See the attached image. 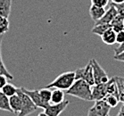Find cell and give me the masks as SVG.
Masks as SVG:
<instances>
[{
    "mask_svg": "<svg viewBox=\"0 0 124 116\" xmlns=\"http://www.w3.org/2000/svg\"><path fill=\"white\" fill-rule=\"evenodd\" d=\"M67 95L75 96L84 101H93L92 99V86L89 85L84 79H76L72 86L68 90Z\"/></svg>",
    "mask_w": 124,
    "mask_h": 116,
    "instance_id": "obj_1",
    "label": "cell"
},
{
    "mask_svg": "<svg viewBox=\"0 0 124 116\" xmlns=\"http://www.w3.org/2000/svg\"><path fill=\"white\" fill-rule=\"evenodd\" d=\"M76 80V74L75 71H65L63 73L60 74L56 79L49 83L46 88H59L62 90H68L72 86L74 81Z\"/></svg>",
    "mask_w": 124,
    "mask_h": 116,
    "instance_id": "obj_2",
    "label": "cell"
},
{
    "mask_svg": "<svg viewBox=\"0 0 124 116\" xmlns=\"http://www.w3.org/2000/svg\"><path fill=\"white\" fill-rule=\"evenodd\" d=\"M17 94L21 96L22 104H23V105H22V110H21V112L19 113L18 115L26 116L28 115V114H31V113H34L35 111L37 110L38 106L34 104V102L31 100V97L21 89V88H17Z\"/></svg>",
    "mask_w": 124,
    "mask_h": 116,
    "instance_id": "obj_3",
    "label": "cell"
},
{
    "mask_svg": "<svg viewBox=\"0 0 124 116\" xmlns=\"http://www.w3.org/2000/svg\"><path fill=\"white\" fill-rule=\"evenodd\" d=\"M111 106L108 105L104 99L96 100L95 104L88 110V116H108L110 113Z\"/></svg>",
    "mask_w": 124,
    "mask_h": 116,
    "instance_id": "obj_4",
    "label": "cell"
},
{
    "mask_svg": "<svg viewBox=\"0 0 124 116\" xmlns=\"http://www.w3.org/2000/svg\"><path fill=\"white\" fill-rule=\"evenodd\" d=\"M90 62L92 64V68H93V73H94V79H95V84H98V83H106V82L110 79L108 77L106 71H104L103 67L99 64V62L96 59L90 60Z\"/></svg>",
    "mask_w": 124,
    "mask_h": 116,
    "instance_id": "obj_5",
    "label": "cell"
},
{
    "mask_svg": "<svg viewBox=\"0 0 124 116\" xmlns=\"http://www.w3.org/2000/svg\"><path fill=\"white\" fill-rule=\"evenodd\" d=\"M75 74H76V79H84L85 81H87L89 85H95L93 68H92V64H91L90 61L88 62V63L85 66L84 68L77 69L75 71Z\"/></svg>",
    "mask_w": 124,
    "mask_h": 116,
    "instance_id": "obj_6",
    "label": "cell"
},
{
    "mask_svg": "<svg viewBox=\"0 0 124 116\" xmlns=\"http://www.w3.org/2000/svg\"><path fill=\"white\" fill-rule=\"evenodd\" d=\"M69 105V101L64 100L58 104H49L44 109L43 113H40L39 115H45V116H58L59 114L63 112L66 109V107Z\"/></svg>",
    "mask_w": 124,
    "mask_h": 116,
    "instance_id": "obj_7",
    "label": "cell"
},
{
    "mask_svg": "<svg viewBox=\"0 0 124 116\" xmlns=\"http://www.w3.org/2000/svg\"><path fill=\"white\" fill-rule=\"evenodd\" d=\"M21 89H22L24 93L27 94V95L31 97V100L34 102V104L38 106V108H43V109H45V108L47 106L45 103L43 102L42 99H41V97H40L39 90H38V89L30 90V89H27V88H23V87H22V88H21Z\"/></svg>",
    "mask_w": 124,
    "mask_h": 116,
    "instance_id": "obj_8",
    "label": "cell"
},
{
    "mask_svg": "<svg viewBox=\"0 0 124 116\" xmlns=\"http://www.w3.org/2000/svg\"><path fill=\"white\" fill-rule=\"evenodd\" d=\"M117 14H118L117 9L115 8V6H113V4L111 3L110 8L105 12V14L103 15V17L100 20L95 22V24H111L112 21L114 19Z\"/></svg>",
    "mask_w": 124,
    "mask_h": 116,
    "instance_id": "obj_9",
    "label": "cell"
},
{
    "mask_svg": "<svg viewBox=\"0 0 124 116\" xmlns=\"http://www.w3.org/2000/svg\"><path fill=\"white\" fill-rule=\"evenodd\" d=\"M106 93V83H98L92 86V99L93 101L104 99Z\"/></svg>",
    "mask_w": 124,
    "mask_h": 116,
    "instance_id": "obj_10",
    "label": "cell"
},
{
    "mask_svg": "<svg viewBox=\"0 0 124 116\" xmlns=\"http://www.w3.org/2000/svg\"><path fill=\"white\" fill-rule=\"evenodd\" d=\"M102 41L106 45H113L116 43V31L113 28H109L100 36Z\"/></svg>",
    "mask_w": 124,
    "mask_h": 116,
    "instance_id": "obj_11",
    "label": "cell"
},
{
    "mask_svg": "<svg viewBox=\"0 0 124 116\" xmlns=\"http://www.w3.org/2000/svg\"><path fill=\"white\" fill-rule=\"evenodd\" d=\"M9 103H10V106L13 110V113L18 115L21 110H22V105H23L21 96L17 93L14 96H10L9 97Z\"/></svg>",
    "mask_w": 124,
    "mask_h": 116,
    "instance_id": "obj_12",
    "label": "cell"
},
{
    "mask_svg": "<svg viewBox=\"0 0 124 116\" xmlns=\"http://www.w3.org/2000/svg\"><path fill=\"white\" fill-rule=\"evenodd\" d=\"M105 12H106L105 7H101L95 5H91V6L89 7V15L94 22L100 20L103 17V15L105 14Z\"/></svg>",
    "mask_w": 124,
    "mask_h": 116,
    "instance_id": "obj_13",
    "label": "cell"
},
{
    "mask_svg": "<svg viewBox=\"0 0 124 116\" xmlns=\"http://www.w3.org/2000/svg\"><path fill=\"white\" fill-rule=\"evenodd\" d=\"M64 91L62 89H59V88H54V90H52L50 104H58V103L62 102V101H64Z\"/></svg>",
    "mask_w": 124,
    "mask_h": 116,
    "instance_id": "obj_14",
    "label": "cell"
},
{
    "mask_svg": "<svg viewBox=\"0 0 124 116\" xmlns=\"http://www.w3.org/2000/svg\"><path fill=\"white\" fill-rule=\"evenodd\" d=\"M12 0H0V16L9 17L11 13Z\"/></svg>",
    "mask_w": 124,
    "mask_h": 116,
    "instance_id": "obj_15",
    "label": "cell"
},
{
    "mask_svg": "<svg viewBox=\"0 0 124 116\" xmlns=\"http://www.w3.org/2000/svg\"><path fill=\"white\" fill-rule=\"evenodd\" d=\"M123 20H124V16H122L121 14H117L114 19L112 21L111 23V27L116 31L118 32L120 31H122L124 30V26H123Z\"/></svg>",
    "mask_w": 124,
    "mask_h": 116,
    "instance_id": "obj_16",
    "label": "cell"
},
{
    "mask_svg": "<svg viewBox=\"0 0 124 116\" xmlns=\"http://www.w3.org/2000/svg\"><path fill=\"white\" fill-rule=\"evenodd\" d=\"M106 93H107V95H115V96H119L118 87H117V83L115 81L114 77L111 78L106 82Z\"/></svg>",
    "mask_w": 124,
    "mask_h": 116,
    "instance_id": "obj_17",
    "label": "cell"
},
{
    "mask_svg": "<svg viewBox=\"0 0 124 116\" xmlns=\"http://www.w3.org/2000/svg\"><path fill=\"white\" fill-rule=\"evenodd\" d=\"M0 110L13 113V110L9 103V97L1 91H0Z\"/></svg>",
    "mask_w": 124,
    "mask_h": 116,
    "instance_id": "obj_18",
    "label": "cell"
},
{
    "mask_svg": "<svg viewBox=\"0 0 124 116\" xmlns=\"http://www.w3.org/2000/svg\"><path fill=\"white\" fill-rule=\"evenodd\" d=\"M0 75H5L9 79H14V76L9 72V71L6 69V65L3 62V58H2V40H1V39H0Z\"/></svg>",
    "mask_w": 124,
    "mask_h": 116,
    "instance_id": "obj_19",
    "label": "cell"
},
{
    "mask_svg": "<svg viewBox=\"0 0 124 116\" xmlns=\"http://www.w3.org/2000/svg\"><path fill=\"white\" fill-rule=\"evenodd\" d=\"M118 87V93L120 101L124 103V77H114Z\"/></svg>",
    "mask_w": 124,
    "mask_h": 116,
    "instance_id": "obj_20",
    "label": "cell"
},
{
    "mask_svg": "<svg viewBox=\"0 0 124 116\" xmlns=\"http://www.w3.org/2000/svg\"><path fill=\"white\" fill-rule=\"evenodd\" d=\"M39 95L42 101L45 103L46 105H48L50 104L51 95H52V90L49 88H44L42 89H39Z\"/></svg>",
    "mask_w": 124,
    "mask_h": 116,
    "instance_id": "obj_21",
    "label": "cell"
},
{
    "mask_svg": "<svg viewBox=\"0 0 124 116\" xmlns=\"http://www.w3.org/2000/svg\"><path fill=\"white\" fill-rule=\"evenodd\" d=\"M17 88H16L14 85L7 82L0 91L3 92V93L5 94V95H6L8 97H10V96H14V95H15V94L17 93Z\"/></svg>",
    "mask_w": 124,
    "mask_h": 116,
    "instance_id": "obj_22",
    "label": "cell"
},
{
    "mask_svg": "<svg viewBox=\"0 0 124 116\" xmlns=\"http://www.w3.org/2000/svg\"><path fill=\"white\" fill-rule=\"evenodd\" d=\"M109 28H112L111 24H95L93 29L91 30V32L94 33V34L101 36L104 31H106V30H108Z\"/></svg>",
    "mask_w": 124,
    "mask_h": 116,
    "instance_id": "obj_23",
    "label": "cell"
},
{
    "mask_svg": "<svg viewBox=\"0 0 124 116\" xmlns=\"http://www.w3.org/2000/svg\"><path fill=\"white\" fill-rule=\"evenodd\" d=\"M10 23L7 17L0 16V35H3L9 31Z\"/></svg>",
    "mask_w": 124,
    "mask_h": 116,
    "instance_id": "obj_24",
    "label": "cell"
},
{
    "mask_svg": "<svg viewBox=\"0 0 124 116\" xmlns=\"http://www.w3.org/2000/svg\"><path fill=\"white\" fill-rule=\"evenodd\" d=\"M104 99L106 101V103H107L108 105H110L111 108L116 107L118 105L119 102H121L119 96H115V95H106V96Z\"/></svg>",
    "mask_w": 124,
    "mask_h": 116,
    "instance_id": "obj_25",
    "label": "cell"
},
{
    "mask_svg": "<svg viewBox=\"0 0 124 116\" xmlns=\"http://www.w3.org/2000/svg\"><path fill=\"white\" fill-rule=\"evenodd\" d=\"M91 4L101 7H106L109 5V0H91Z\"/></svg>",
    "mask_w": 124,
    "mask_h": 116,
    "instance_id": "obj_26",
    "label": "cell"
},
{
    "mask_svg": "<svg viewBox=\"0 0 124 116\" xmlns=\"http://www.w3.org/2000/svg\"><path fill=\"white\" fill-rule=\"evenodd\" d=\"M124 42V30L120 31L118 32H116V43L122 44Z\"/></svg>",
    "mask_w": 124,
    "mask_h": 116,
    "instance_id": "obj_27",
    "label": "cell"
},
{
    "mask_svg": "<svg viewBox=\"0 0 124 116\" xmlns=\"http://www.w3.org/2000/svg\"><path fill=\"white\" fill-rule=\"evenodd\" d=\"M113 5L115 6V8L117 9L118 14H121L122 16H124V2L123 3H121V4H113Z\"/></svg>",
    "mask_w": 124,
    "mask_h": 116,
    "instance_id": "obj_28",
    "label": "cell"
},
{
    "mask_svg": "<svg viewBox=\"0 0 124 116\" xmlns=\"http://www.w3.org/2000/svg\"><path fill=\"white\" fill-rule=\"evenodd\" d=\"M7 79H8V78L6 76H5V75H0V90L7 83Z\"/></svg>",
    "mask_w": 124,
    "mask_h": 116,
    "instance_id": "obj_29",
    "label": "cell"
},
{
    "mask_svg": "<svg viewBox=\"0 0 124 116\" xmlns=\"http://www.w3.org/2000/svg\"><path fill=\"white\" fill-rule=\"evenodd\" d=\"M113 58L116 60V61H119V62H124V50L121 53L118 54H114Z\"/></svg>",
    "mask_w": 124,
    "mask_h": 116,
    "instance_id": "obj_30",
    "label": "cell"
},
{
    "mask_svg": "<svg viewBox=\"0 0 124 116\" xmlns=\"http://www.w3.org/2000/svg\"><path fill=\"white\" fill-rule=\"evenodd\" d=\"M123 50H124V42L122 43V44H120L116 48H114V54H120V53H121Z\"/></svg>",
    "mask_w": 124,
    "mask_h": 116,
    "instance_id": "obj_31",
    "label": "cell"
},
{
    "mask_svg": "<svg viewBox=\"0 0 124 116\" xmlns=\"http://www.w3.org/2000/svg\"><path fill=\"white\" fill-rule=\"evenodd\" d=\"M117 115L118 116H124V103L122 104V105H121V109H120V111H119V113H117Z\"/></svg>",
    "mask_w": 124,
    "mask_h": 116,
    "instance_id": "obj_32",
    "label": "cell"
},
{
    "mask_svg": "<svg viewBox=\"0 0 124 116\" xmlns=\"http://www.w3.org/2000/svg\"><path fill=\"white\" fill-rule=\"evenodd\" d=\"M113 4H121L124 2V0H111Z\"/></svg>",
    "mask_w": 124,
    "mask_h": 116,
    "instance_id": "obj_33",
    "label": "cell"
},
{
    "mask_svg": "<svg viewBox=\"0 0 124 116\" xmlns=\"http://www.w3.org/2000/svg\"><path fill=\"white\" fill-rule=\"evenodd\" d=\"M123 26H124V20H123Z\"/></svg>",
    "mask_w": 124,
    "mask_h": 116,
    "instance_id": "obj_34",
    "label": "cell"
}]
</instances>
